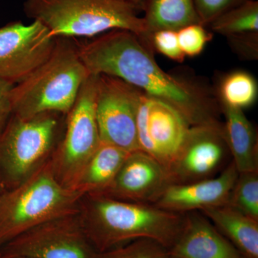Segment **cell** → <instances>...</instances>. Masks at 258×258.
<instances>
[{"mask_svg":"<svg viewBox=\"0 0 258 258\" xmlns=\"http://www.w3.org/2000/svg\"><path fill=\"white\" fill-rule=\"evenodd\" d=\"M74 40L90 74L106 75L132 85L174 108L191 126L222 128L218 106L210 93L163 71L148 44L133 32L113 30L93 40Z\"/></svg>","mask_w":258,"mask_h":258,"instance_id":"obj_1","label":"cell"},{"mask_svg":"<svg viewBox=\"0 0 258 258\" xmlns=\"http://www.w3.org/2000/svg\"><path fill=\"white\" fill-rule=\"evenodd\" d=\"M79 215L86 235L101 253L139 239L156 241L169 249L179 237L185 219L184 214L154 205L101 195H84Z\"/></svg>","mask_w":258,"mask_h":258,"instance_id":"obj_2","label":"cell"},{"mask_svg":"<svg viewBox=\"0 0 258 258\" xmlns=\"http://www.w3.org/2000/svg\"><path fill=\"white\" fill-rule=\"evenodd\" d=\"M90 75L74 38L56 37L49 58L12 89L13 114L25 118L44 113L66 116Z\"/></svg>","mask_w":258,"mask_h":258,"instance_id":"obj_3","label":"cell"},{"mask_svg":"<svg viewBox=\"0 0 258 258\" xmlns=\"http://www.w3.org/2000/svg\"><path fill=\"white\" fill-rule=\"evenodd\" d=\"M23 12L54 37L93 38L110 30H125L151 43L144 18L118 0H25Z\"/></svg>","mask_w":258,"mask_h":258,"instance_id":"obj_4","label":"cell"},{"mask_svg":"<svg viewBox=\"0 0 258 258\" xmlns=\"http://www.w3.org/2000/svg\"><path fill=\"white\" fill-rule=\"evenodd\" d=\"M83 195L63 186L50 159L28 179L0 197V246L33 227L79 212Z\"/></svg>","mask_w":258,"mask_h":258,"instance_id":"obj_5","label":"cell"},{"mask_svg":"<svg viewBox=\"0 0 258 258\" xmlns=\"http://www.w3.org/2000/svg\"><path fill=\"white\" fill-rule=\"evenodd\" d=\"M62 115L44 113L31 118L13 114L0 133V186L13 189L52 157L58 144Z\"/></svg>","mask_w":258,"mask_h":258,"instance_id":"obj_6","label":"cell"},{"mask_svg":"<svg viewBox=\"0 0 258 258\" xmlns=\"http://www.w3.org/2000/svg\"><path fill=\"white\" fill-rule=\"evenodd\" d=\"M98 76L90 75L66 115L63 137L50 158L56 177L72 189L83 168L101 143L96 115Z\"/></svg>","mask_w":258,"mask_h":258,"instance_id":"obj_7","label":"cell"},{"mask_svg":"<svg viewBox=\"0 0 258 258\" xmlns=\"http://www.w3.org/2000/svg\"><path fill=\"white\" fill-rule=\"evenodd\" d=\"M79 212L36 226L0 246V258H99Z\"/></svg>","mask_w":258,"mask_h":258,"instance_id":"obj_8","label":"cell"},{"mask_svg":"<svg viewBox=\"0 0 258 258\" xmlns=\"http://www.w3.org/2000/svg\"><path fill=\"white\" fill-rule=\"evenodd\" d=\"M143 93L117 78L98 76L96 115L101 142L127 152L139 150L137 118Z\"/></svg>","mask_w":258,"mask_h":258,"instance_id":"obj_9","label":"cell"},{"mask_svg":"<svg viewBox=\"0 0 258 258\" xmlns=\"http://www.w3.org/2000/svg\"><path fill=\"white\" fill-rule=\"evenodd\" d=\"M56 37L37 21L10 22L0 28V81L23 82L50 57Z\"/></svg>","mask_w":258,"mask_h":258,"instance_id":"obj_10","label":"cell"},{"mask_svg":"<svg viewBox=\"0 0 258 258\" xmlns=\"http://www.w3.org/2000/svg\"><path fill=\"white\" fill-rule=\"evenodd\" d=\"M190 126L169 105L142 93L137 118L139 150L154 158L167 171Z\"/></svg>","mask_w":258,"mask_h":258,"instance_id":"obj_11","label":"cell"},{"mask_svg":"<svg viewBox=\"0 0 258 258\" xmlns=\"http://www.w3.org/2000/svg\"><path fill=\"white\" fill-rule=\"evenodd\" d=\"M222 127L190 126L168 169L171 184H188L209 179L221 169L229 152Z\"/></svg>","mask_w":258,"mask_h":258,"instance_id":"obj_12","label":"cell"},{"mask_svg":"<svg viewBox=\"0 0 258 258\" xmlns=\"http://www.w3.org/2000/svg\"><path fill=\"white\" fill-rule=\"evenodd\" d=\"M171 184L160 163L141 150L130 152L113 182L101 195L132 203L153 205Z\"/></svg>","mask_w":258,"mask_h":258,"instance_id":"obj_13","label":"cell"},{"mask_svg":"<svg viewBox=\"0 0 258 258\" xmlns=\"http://www.w3.org/2000/svg\"><path fill=\"white\" fill-rule=\"evenodd\" d=\"M238 175L232 162L215 177L188 184H169L153 205L179 214L227 205Z\"/></svg>","mask_w":258,"mask_h":258,"instance_id":"obj_14","label":"cell"},{"mask_svg":"<svg viewBox=\"0 0 258 258\" xmlns=\"http://www.w3.org/2000/svg\"><path fill=\"white\" fill-rule=\"evenodd\" d=\"M169 252L171 258H239L242 254L208 219L195 213L185 216Z\"/></svg>","mask_w":258,"mask_h":258,"instance_id":"obj_15","label":"cell"},{"mask_svg":"<svg viewBox=\"0 0 258 258\" xmlns=\"http://www.w3.org/2000/svg\"><path fill=\"white\" fill-rule=\"evenodd\" d=\"M225 121L222 132L233 164L239 173L258 171L257 132L243 110L221 103Z\"/></svg>","mask_w":258,"mask_h":258,"instance_id":"obj_16","label":"cell"},{"mask_svg":"<svg viewBox=\"0 0 258 258\" xmlns=\"http://www.w3.org/2000/svg\"><path fill=\"white\" fill-rule=\"evenodd\" d=\"M217 230L247 258H258V221L230 205L202 211Z\"/></svg>","mask_w":258,"mask_h":258,"instance_id":"obj_17","label":"cell"},{"mask_svg":"<svg viewBox=\"0 0 258 258\" xmlns=\"http://www.w3.org/2000/svg\"><path fill=\"white\" fill-rule=\"evenodd\" d=\"M129 153L101 142L83 168L72 189L83 196L104 192L113 182Z\"/></svg>","mask_w":258,"mask_h":258,"instance_id":"obj_18","label":"cell"},{"mask_svg":"<svg viewBox=\"0 0 258 258\" xmlns=\"http://www.w3.org/2000/svg\"><path fill=\"white\" fill-rule=\"evenodd\" d=\"M143 13L149 35L161 30L178 31L200 23L194 0H147Z\"/></svg>","mask_w":258,"mask_h":258,"instance_id":"obj_19","label":"cell"},{"mask_svg":"<svg viewBox=\"0 0 258 258\" xmlns=\"http://www.w3.org/2000/svg\"><path fill=\"white\" fill-rule=\"evenodd\" d=\"M209 25L214 32L225 37L258 32L257 0H244Z\"/></svg>","mask_w":258,"mask_h":258,"instance_id":"obj_20","label":"cell"},{"mask_svg":"<svg viewBox=\"0 0 258 258\" xmlns=\"http://www.w3.org/2000/svg\"><path fill=\"white\" fill-rule=\"evenodd\" d=\"M257 83L244 71L227 75L222 81L220 97L222 104L243 110L253 105L257 98Z\"/></svg>","mask_w":258,"mask_h":258,"instance_id":"obj_21","label":"cell"},{"mask_svg":"<svg viewBox=\"0 0 258 258\" xmlns=\"http://www.w3.org/2000/svg\"><path fill=\"white\" fill-rule=\"evenodd\" d=\"M257 172L239 173L227 205L258 221Z\"/></svg>","mask_w":258,"mask_h":258,"instance_id":"obj_22","label":"cell"},{"mask_svg":"<svg viewBox=\"0 0 258 258\" xmlns=\"http://www.w3.org/2000/svg\"><path fill=\"white\" fill-rule=\"evenodd\" d=\"M99 258H171L169 249L148 239L132 241L101 253Z\"/></svg>","mask_w":258,"mask_h":258,"instance_id":"obj_23","label":"cell"},{"mask_svg":"<svg viewBox=\"0 0 258 258\" xmlns=\"http://www.w3.org/2000/svg\"><path fill=\"white\" fill-rule=\"evenodd\" d=\"M179 47L185 56L195 57L203 52L210 35L202 24L187 25L177 31Z\"/></svg>","mask_w":258,"mask_h":258,"instance_id":"obj_24","label":"cell"},{"mask_svg":"<svg viewBox=\"0 0 258 258\" xmlns=\"http://www.w3.org/2000/svg\"><path fill=\"white\" fill-rule=\"evenodd\" d=\"M151 42L156 50L171 60L182 62L185 55L179 47L177 31L161 30L151 35Z\"/></svg>","mask_w":258,"mask_h":258,"instance_id":"obj_25","label":"cell"},{"mask_svg":"<svg viewBox=\"0 0 258 258\" xmlns=\"http://www.w3.org/2000/svg\"><path fill=\"white\" fill-rule=\"evenodd\" d=\"M202 25H209L227 10L240 5L244 0H194Z\"/></svg>","mask_w":258,"mask_h":258,"instance_id":"obj_26","label":"cell"},{"mask_svg":"<svg viewBox=\"0 0 258 258\" xmlns=\"http://www.w3.org/2000/svg\"><path fill=\"white\" fill-rule=\"evenodd\" d=\"M237 55L247 60H255L258 57V32H247L226 37Z\"/></svg>","mask_w":258,"mask_h":258,"instance_id":"obj_27","label":"cell"},{"mask_svg":"<svg viewBox=\"0 0 258 258\" xmlns=\"http://www.w3.org/2000/svg\"><path fill=\"white\" fill-rule=\"evenodd\" d=\"M14 85L0 81V133L13 115L10 93Z\"/></svg>","mask_w":258,"mask_h":258,"instance_id":"obj_28","label":"cell"},{"mask_svg":"<svg viewBox=\"0 0 258 258\" xmlns=\"http://www.w3.org/2000/svg\"><path fill=\"white\" fill-rule=\"evenodd\" d=\"M118 1L128 5L139 14L140 13H143L147 0H118Z\"/></svg>","mask_w":258,"mask_h":258,"instance_id":"obj_29","label":"cell"},{"mask_svg":"<svg viewBox=\"0 0 258 258\" xmlns=\"http://www.w3.org/2000/svg\"><path fill=\"white\" fill-rule=\"evenodd\" d=\"M3 188L1 187V186H0V197H1L2 193L3 192Z\"/></svg>","mask_w":258,"mask_h":258,"instance_id":"obj_30","label":"cell"},{"mask_svg":"<svg viewBox=\"0 0 258 258\" xmlns=\"http://www.w3.org/2000/svg\"><path fill=\"white\" fill-rule=\"evenodd\" d=\"M239 258H247V257H244V256L242 255V254H241L240 257Z\"/></svg>","mask_w":258,"mask_h":258,"instance_id":"obj_31","label":"cell"},{"mask_svg":"<svg viewBox=\"0 0 258 258\" xmlns=\"http://www.w3.org/2000/svg\"><path fill=\"white\" fill-rule=\"evenodd\" d=\"M11 258H27V257H11Z\"/></svg>","mask_w":258,"mask_h":258,"instance_id":"obj_32","label":"cell"}]
</instances>
